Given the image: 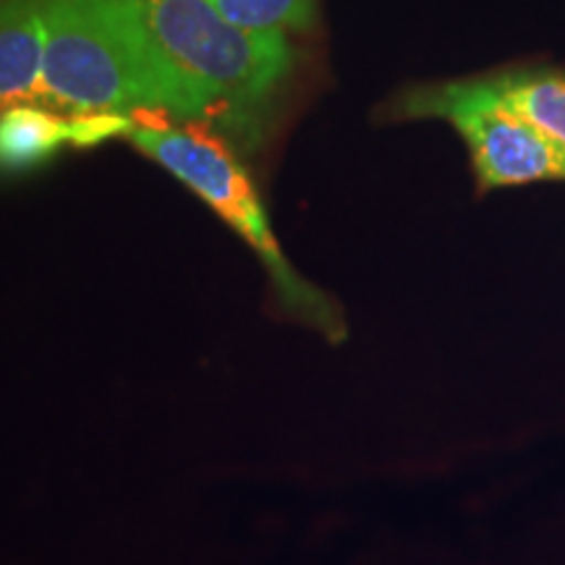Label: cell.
<instances>
[{"instance_id": "cell-1", "label": "cell", "mask_w": 565, "mask_h": 565, "mask_svg": "<svg viewBox=\"0 0 565 565\" xmlns=\"http://www.w3.org/2000/svg\"><path fill=\"white\" fill-rule=\"evenodd\" d=\"M38 97L61 113L154 110L202 121L186 89L141 24L134 0H42Z\"/></svg>"}, {"instance_id": "cell-2", "label": "cell", "mask_w": 565, "mask_h": 565, "mask_svg": "<svg viewBox=\"0 0 565 565\" xmlns=\"http://www.w3.org/2000/svg\"><path fill=\"white\" fill-rule=\"evenodd\" d=\"M162 61L192 92L202 121L236 134L259 126L291 76L296 53L286 34L246 32L210 0H134Z\"/></svg>"}, {"instance_id": "cell-3", "label": "cell", "mask_w": 565, "mask_h": 565, "mask_svg": "<svg viewBox=\"0 0 565 565\" xmlns=\"http://www.w3.org/2000/svg\"><path fill=\"white\" fill-rule=\"evenodd\" d=\"M126 139L200 196L249 246L265 267L282 320L303 324L330 343L345 341L349 322L341 303L291 265L275 236L263 196L223 141L196 129L145 121L141 113Z\"/></svg>"}, {"instance_id": "cell-4", "label": "cell", "mask_w": 565, "mask_h": 565, "mask_svg": "<svg viewBox=\"0 0 565 565\" xmlns=\"http://www.w3.org/2000/svg\"><path fill=\"white\" fill-rule=\"evenodd\" d=\"M395 118H443L461 134L482 192L565 181V147L498 100L479 76L406 89Z\"/></svg>"}, {"instance_id": "cell-5", "label": "cell", "mask_w": 565, "mask_h": 565, "mask_svg": "<svg viewBox=\"0 0 565 565\" xmlns=\"http://www.w3.org/2000/svg\"><path fill=\"white\" fill-rule=\"evenodd\" d=\"M42 47V0H0V110L38 95Z\"/></svg>"}, {"instance_id": "cell-6", "label": "cell", "mask_w": 565, "mask_h": 565, "mask_svg": "<svg viewBox=\"0 0 565 565\" xmlns=\"http://www.w3.org/2000/svg\"><path fill=\"white\" fill-rule=\"evenodd\" d=\"M71 147L68 113L19 103L0 110V175L32 173Z\"/></svg>"}, {"instance_id": "cell-7", "label": "cell", "mask_w": 565, "mask_h": 565, "mask_svg": "<svg viewBox=\"0 0 565 565\" xmlns=\"http://www.w3.org/2000/svg\"><path fill=\"white\" fill-rule=\"evenodd\" d=\"M487 89L565 147V71L553 66H511L479 76Z\"/></svg>"}, {"instance_id": "cell-8", "label": "cell", "mask_w": 565, "mask_h": 565, "mask_svg": "<svg viewBox=\"0 0 565 565\" xmlns=\"http://www.w3.org/2000/svg\"><path fill=\"white\" fill-rule=\"evenodd\" d=\"M223 19L246 32L286 34L315 26L317 0H210Z\"/></svg>"}, {"instance_id": "cell-9", "label": "cell", "mask_w": 565, "mask_h": 565, "mask_svg": "<svg viewBox=\"0 0 565 565\" xmlns=\"http://www.w3.org/2000/svg\"><path fill=\"white\" fill-rule=\"evenodd\" d=\"M137 113H68L71 147H97L118 137H129Z\"/></svg>"}]
</instances>
